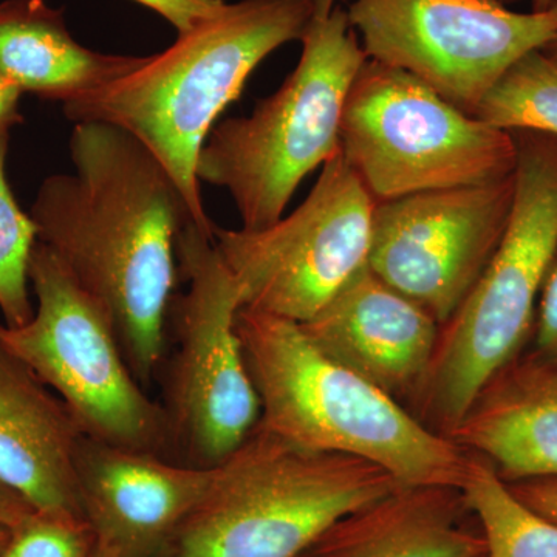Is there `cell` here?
Instances as JSON below:
<instances>
[{
  "label": "cell",
  "instance_id": "1f68e13d",
  "mask_svg": "<svg viewBox=\"0 0 557 557\" xmlns=\"http://www.w3.org/2000/svg\"><path fill=\"white\" fill-rule=\"evenodd\" d=\"M317 2L322 7H335L339 2H350V0H317Z\"/></svg>",
  "mask_w": 557,
  "mask_h": 557
},
{
  "label": "cell",
  "instance_id": "3957f363",
  "mask_svg": "<svg viewBox=\"0 0 557 557\" xmlns=\"http://www.w3.org/2000/svg\"><path fill=\"white\" fill-rule=\"evenodd\" d=\"M236 325L259 426L298 448L364 458L401 486L460 487L471 454L325 357L298 322L242 307Z\"/></svg>",
  "mask_w": 557,
  "mask_h": 557
},
{
  "label": "cell",
  "instance_id": "484cf974",
  "mask_svg": "<svg viewBox=\"0 0 557 557\" xmlns=\"http://www.w3.org/2000/svg\"><path fill=\"white\" fill-rule=\"evenodd\" d=\"M33 512L35 509L24 498L0 483V525L14 530L30 518Z\"/></svg>",
  "mask_w": 557,
  "mask_h": 557
},
{
  "label": "cell",
  "instance_id": "f546056e",
  "mask_svg": "<svg viewBox=\"0 0 557 557\" xmlns=\"http://www.w3.org/2000/svg\"><path fill=\"white\" fill-rule=\"evenodd\" d=\"M556 0H533V11H545L555 3Z\"/></svg>",
  "mask_w": 557,
  "mask_h": 557
},
{
  "label": "cell",
  "instance_id": "cb8c5ba5",
  "mask_svg": "<svg viewBox=\"0 0 557 557\" xmlns=\"http://www.w3.org/2000/svg\"><path fill=\"white\" fill-rule=\"evenodd\" d=\"M146 9L156 11L170 22L178 35L218 14L225 7V0H134Z\"/></svg>",
  "mask_w": 557,
  "mask_h": 557
},
{
  "label": "cell",
  "instance_id": "ba28073f",
  "mask_svg": "<svg viewBox=\"0 0 557 557\" xmlns=\"http://www.w3.org/2000/svg\"><path fill=\"white\" fill-rule=\"evenodd\" d=\"M341 152L375 201L498 182L518 163L512 132L369 58L344 106Z\"/></svg>",
  "mask_w": 557,
  "mask_h": 557
},
{
  "label": "cell",
  "instance_id": "7a4b0ae2",
  "mask_svg": "<svg viewBox=\"0 0 557 557\" xmlns=\"http://www.w3.org/2000/svg\"><path fill=\"white\" fill-rule=\"evenodd\" d=\"M314 0H239L134 72L62 106L73 124H113L138 139L178 186L197 228L214 236L197 161L215 121L251 73L285 44L302 39Z\"/></svg>",
  "mask_w": 557,
  "mask_h": 557
},
{
  "label": "cell",
  "instance_id": "44dd1931",
  "mask_svg": "<svg viewBox=\"0 0 557 557\" xmlns=\"http://www.w3.org/2000/svg\"><path fill=\"white\" fill-rule=\"evenodd\" d=\"M10 126L0 127V311L5 325L20 327L33 318L28 269L38 244V228L22 211L5 175Z\"/></svg>",
  "mask_w": 557,
  "mask_h": 557
},
{
  "label": "cell",
  "instance_id": "7c38bea8",
  "mask_svg": "<svg viewBox=\"0 0 557 557\" xmlns=\"http://www.w3.org/2000/svg\"><path fill=\"white\" fill-rule=\"evenodd\" d=\"M515 174L376 201L369 267L434 317L440 327L478 284L507 230Z\"/></svg>",
  "mask_w": 557,
  "mask_h": 557
},
{
  "label": "cell",
  "instance_id": "d4e9b609",
  "mask_svg": "<svg viewBox=\"0 0 557 557\" xmlns=\"http://www.w3.org/2000/svg\"><path fill=\"white\" fill-rule=\"evenodd\" d=\"M507 485L523 505L557 523V479L523 480Z\"/></svg>",
  "mask_w": 557,
  "mask_h": 557
},
{
  "label": "cell",
  "instance_id": "9c48e42d",
  "mask_svg": "<svg viewBox=\"0 0 557 557\" xmlns=\"http://www.w3.org/2000/svg\"><path fill=\"white\" fill-rule=\"evenodd\" d=\"M28 277L38 307L27 324L0 325V344L65 403L87 438L170 457L164 410L135 379L101 307L39 240Z\"/></svg>",
  "mask_w": 557,
  "mask_h": 557
},
{
  "label": "cell",
  "instance_id": "9a60e30c",
  "mask_svg": "<svg viewBox=\"0 0 557 557\" xmlns=\"http://www.w3.org/2000/svg\"><path fill=\"white\" fill-rule=\"evenodd\" d=\"M84 437L65 403L0 344V483L35 511L83 518Z\"/></svg>",
  "mask_w": 557,
  "mask_h": 557
},
{
  "label": "cell",
  "instance_id": "f1b7e54d",
  "mask_svg": "<svg viewBox=\"0 0 557 557\" xmlns=\"http://www.w3.org/2000/svg\"><path fill=\"white\" fill-rule=\"evenodd\" d=\"M545 54L549 58V60H553L557 64V36L555 39L552 40V42L548 44V46H545L544 49H542Z\"/></svg>",
  "mask_w": 557,
  "mask_h": 557
},
{
  "label": "cell",
  "instance_id": "603a6c76",
  "mask_svg": "<svg viewBox=\"0 0 557 557\" xmlns=\"http://www.w3.org/2000/svg\"><path fill=\"white\" fill-rule=\"evenodd\" d=\"M533 332L534 354L557 361V256L542 287Z\"/></svg>",
  "mask_w": 557,
  "mask_h": 557
},
{
  "label": "cell",
  "instance_id": "4fadbf2b",
  "mask_svg": "<svg viewBox=\"0 0 557 557\" xmlns=\"http://www.w3.org/2000/svg\"><path fill=\"white\" fill-rule=\"evenodd\" d=\"M299 325L325 357L406 409L426 380L442 329L429 311L376 276L369 263Z\"/></svg>",
  "mask_w": 557,
  "mask_h": 557
},
{
  "label": "cell",
  "instance_id": "ffe728a7",
  "mask_svg": "<svg viewBox=\"0 0 557 557\" xmlns=\"http://www.w3.org/2000/svg\"><path fill=\"white\" fill-rule=\"evenodd\" d=\"M478 119L509 132L557 137V64L542 50L516 62L475 112Z\"/></svg>",
  "mask_w": 557,
  "mask_h": 557
},
{
  "label": "cell",
  "instance_id": "5b68a950",
  "mask_svg": "<svg viewBox=\"0 0 557 557\" xmlns=\"http://www.w3.org/2000/svg\"><path fill=\"white\" fill-rule=\"evenodd\" d=\"M302 53L281 87L251 115L222 121L197 161L199 182L228 190L242 230L284 218L302 180L341 148L344 106L368 61L347 11L318 5L304 33Z\"/></svg>",
  "mask_w": 557,
  "mask_h": 557
},
{
  "label": "cell",
  "instance_id": "6da1fadb",
  "mask_svg": "<svg viewBox=\"0 0 557 557\" xmlns=\"http://www.w3.org/2000/svg\"><path fill=\"white\" fill-rule=\"evenodd\" d=\"M75 174L42 183L30 218L115 330L135 379L150 388L166 351L168 314L182 281L178 237L190 218L174 180L113 124H73Z\"/></svg>",
  "mask_w": 557,
  "mask_h": 557
},
{
  "label": "cell",
  "instance_id": "8992f818",
  "mask_svg": "<svg viewBox=\"0 0 557 557\" xmlns=\"http://www.w3.org/2000/svg\"><path fill=\"white\" fill-rule=\"evenodd\" d=\"M372 461L256 426L180 523L166 557H300L332 523L399 487Z\"/></svg>",
  "mask_w": 557,
  "mask_h": 557
},
{
  "label": "cell",
  "instance_id": "83f0119b",
  "mask_svg": "<svg viewBox=\"0 0 557 557\" xmlns=\"http://www.w3.org/2000/svg\"><path fill=\"white\" fill-rule=\"evenodd\" d=\"M91 557H121L119 549L109 544L104 539H98L95 541L94 555Z\"/></svg>",
  "mask_w": 557,
  "mask_h": 557
},
{
  "label": "cell",
  "instance_id": "d6986e66",
  "mask_svg": "<svg viewBox=\"0 0 557 557\" xmlns=\"http://www.w3.org/2000/svg\"><path fill=\"white\" fill-rule=\"evenodd\" d=\"M460 490L482 527L485 557H557V523L523 505L485 458L471 454Z\"/></svg>",
  "mask_w": 557,
  "mask_h": 557
},
{
  "label": "cell",
  "instance_id": "5bb4252c",
  "mask_svg": "<svg viewBox=\"0 0 557 557\" xmlns=\"http://www.w3.org/2000/svg\"><path fill=\"white\" fill-rule=\"evenodd\" d=\"M215 468H196L160 454L84 437L78 456L81 507L98 539L121 557L168 544L207 493Z\"/></svg>",
  "mask_w": 557,
  "mask_h": 557
},
{
  "label": "cell",
  "instance_id": "277c9868",
  "mask_svg": "<svg viewBox=\"0 0 557 557\" xmlns=\"http://www.w3.org/2000/svg\"><path fill=\"white\" fill-rule=\"evenodd\" d=\"M512 135L518 163L507 230L478 284L440 329L426 380L408 408L448 438L487 381L525 346L557 256V137Z\"/></svg>",
  "mask_w": 557,
  "mask_h": 557
},
{
  "label": "cell",
  "instance_id": "ac0fdd59",
  "mask_svg": "<svg viewBox=\"0 0 557 557\" xmlns=\"http://www.w3.org/2000/svg\"><path fill=\"white\" fill-rule=\"evenodd\" d=\"M146 57L108 54L73 38L46 0L0 2V76L24 94L67 102L126 76Z\"/></svg>",
  "mask_w": 557,
  "mask_h": 557
},
{
  "label": "cell",
  "instance_id": "2e32d148",
  "mask_svg": "<svg viewBox=\"0 0 557 557\" xmlns=\"http://www.w3.org/2000/svg\"><path fill=\"white\" fill-rule=\"evenodd\" d=\"M449 438L505 483L557 479V361L530 354L487 381Z\"/></svg>",
  "mask_w": 557,
  "mask_h": 557
},
{
  "label": "cell",
  "instance_id": "4316f807",
  "mask_svg": "<svg viewBox=\"0 0 557 557\" xmlns=\"http://www.w3.org/2000/svg\"><path fill=\"white\" fill-rule=\"evenodd\" d=\"M22 91L0 76V127L16 126L22 121L20 100Z\"/></svg>",
  "mask_w": 557,
  "mask_h": 557
},
{
  "label": "cell",
  "instance_id": "4dcf8cb0",
  "mask_svg": "<svg viewBox=\"0 0 557 557\" xmlns=\"http://www.w3.org/2000/svg\"><path fill=\"white\" fill-rule=\"evenodd\" d=\"M10 531V528L0 525V553H2L3 547H5L7 541H9Z\"/></svg>",
  "mask_w": 557,
  "mask_h": 557
},
{
  "label": "cell",
  "instance_id": "52a82bcc",
  "mask_svg": "<svg viewBox=\"0 0 557 557\" xmlns=\"http://www.w3.org/2000/svg\"><path fill=\"white\" fill-rule=\"evenodd\" d=\"M178 263L186 292L174 296L168 314L160 405L172 460L215 468L258 426L259 395L237 332L236 282L214 236L193 220L180 233Z\"/></svg>",
  "mask_w": 557,
  "mask_h": 557
},
{
  "label": "cell",
  "instance_id": "30bf717a",
  "mask_svg": "<svg viewBox=\"0 0 557 557\" xmlns=\"http://www.w3.org/2000/svg\"><path fill=\"white\" fill-rule=\"evenodd\" d=\"M376 201L341 148L295 211L265 230L215 226L214 244L240 309L309 321L369 263Z\"/></svg>",
  "mask_w": 557,
  "mask_h": 557
},
{
  "label": "cell",
  "instance_id": "8fae6325",
  "mask_svg": "<svg viewBox=\"0 0 557 557\" xmlns=\"http://www.w3.org/2000/svg\"><path fill=\"white\" fill-rule=\"evenodd\" d=\"M346 11L369 60L474 116L516 62L557 36V0L530 13L491 0H350Z\"/></svg>",
  "mask_w": 557,
  "mask_h": 557
},
{
  "label": "cell",
  "instance_id": "7402d4cb",
  "mask_svg": "<svg viewBox=\"0 0 557 557\" xmlns=\"http://www.w3.org/2000/svg\"><path fill=\"white\" fill-rule=\"evenodd\" d=\"M83 518L35 511L10 531L0 557H91L84 539ZM95 549V548H94Z\"/></svg>",
  "mask_w": 557,
  "mask_h": 557
},
{
  "label": "cell",
  "instance_id": "d6a6232c",
  "mask_svg": "<svg viewBox=\"0 0 557 557\" xmlns=\"http://www.w3.org/2000/svg\"><path fill=\"white\" fill-rule=\"evenodd\" d=\"M491 2L500 3V5H509V3H516L519 2V0H491Z\"/></svg>",
  "mask_w": 557,
  "mask_h": 557
},
{
  "label": "cell",
  "instance_id": "e0dca14e",
  "mask_svg": "<svg viewBox=\"0 0 557 557\" xmlns=\"http://www.w3.org/2000/svg\"><path fill=\"white\" fill-rule=\"evenodd\" d=\"M463 491L399 486L332 523L300 557H485Z\"/></svg>",
  "mask_w": 557,
  "mask_h": 557
}]
</instances>
